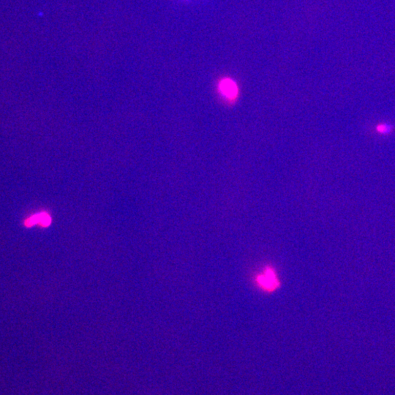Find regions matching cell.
<instances>
[{"label":"cell","mask_w":395,"mask_h":395,"mask_svg":"<svg viewBox=\"0 0 395 395\" xmlns=\"http://www.w3.org/2000/svg\"><path fill=\"white\" fill-rule=\"evenodd\" d=\"M253 282L255 287L263 294L275 293L281 287L278 270L271 264L265 265L256 273Z\"/></svg>","instance_id":"1"},{"label":"cell","mask_w":395,"mask_h":395,"mask_svg":"<svg viewBox=\"0 0 395 395\" xmlns=\"http://www.w3.org/2000/svg\"><path fill=\"white\" fill-rule=\"evenodd\" d=\"M376 132L379 134L389 136L393 131V126L389 123H380L376 128Z\"/></svg>","instance_id":"4"},{"label":"cell","mask_w":395,"mask_h":395,"mask_svg":"<svg viewBox=\"0 0 395 395\" xmlns=\"http://www.w3.org/2000/svg\"><path fill=\"white\" fill-rule=\"evenodd\" d=\"M219 91L226 100H234L238 96L239 90L237 84L231 78H224L219 84Z\"/></svg>","instance_id":"2"},{"label":"cell","mask_w":395,"mask_h":395,"mask_svg":"<svg viewBox=\"0 0 395 395\" xmlns=\"http://www.w3.org/2000/svg\"><path fill=\"white\" fill-rule=\"evenodd\" d=\"M51 223V218L50 215L47 213H40L35 214V215L30 216V218L26 219L24 224L27 228H31L37 224L43 228H47Z\"/></svg>","instance_id":"3"}]
</instances>
